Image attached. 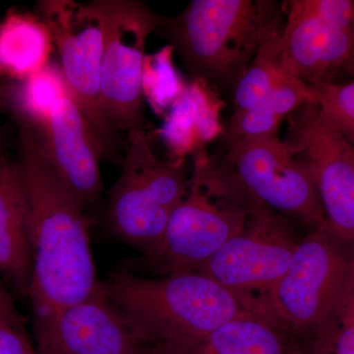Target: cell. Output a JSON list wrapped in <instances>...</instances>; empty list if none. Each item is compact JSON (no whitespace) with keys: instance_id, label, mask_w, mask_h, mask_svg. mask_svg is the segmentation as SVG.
<instances>
[{"instance_id":"1","label":"cell","mask_w":354,"mask_h":354,"mask_svg":"<svg viewBox=\"0 0 354 354\" xmlns=\"http://www.w3.org/2000/svg\"><path fill=\"white\" fill-rule=\"evenodd\" d=\"M18 123L14 165L27 212L32 260L27 297L37 324L83 301L101 281L91 250L85 205L58 176L37 130Z\"/></svg>"},{"instance_id":"2","label":"cell","mask_w":354,"mask_h":354,"mask_svg":"<svg viewBox=\"0 0 354 354\" xmlns=\"http://www.w3.org/2000/svg\"><path fill=\"white\" fill-rule=\"evenodd\" d=\"M102 285L150 354L186 353L223 324L257 311L255 300L197 272L153 279L122 267Z\"/></svg>"},{"instance_id":"3","label":"cell","mask_w":354,"mask_h":354,"mask_svg":"<svg viewBox=\"0 0 354 354\" xmlns=\"http://www.w3.org/2000/svg\"><path fill=\"white\" fill-rule=\"evenodd\" d=\"M189 187L172 212L162 239L152 252L124 266L136 274L158 277L195 272L241 234L256 203L227 162L193 155Z\"/></svg>"},{"instance_id":"4","label":"cell","mask_w":354,"mask_h":354,"mask_svg":"<svg viewBox=\"0 0 354 354\" xmlns=\"http://www.w3.org/2000/svg\"><path fill=\"white\" fill-rule=\"evenodd\" d=\"M276 7L259 0H193L160 28L194 79L235 90L279 18Z\"/></svg>"},{"instance_id":"5","label":"cell","mask_w":354,"mask_h":354,"mask_svg":"<svg viewBox=\"0 0 354 354\" xmlns=\"http://www.w3.org/2000/svg\"><path fill=\"white\" fill-rule=\"evenodd\" d=\"M353 268L354 243L326 223L299 241L285 274L256 308L290 334L319 335L341 311Z\"/></svg>"},{"instance_id":"6","label":"cell","mask_w":354,"mask_h":354,"mask_svg":"<svg viewBox=\"0 0 354 354\" xmlns=\"http://www.w3.org/2000/svg\"><path fill=\"white\" fill-rule=\"evenodd\" d=\"M192 162L160 160L143 129L128 133L125 158L109 192L106 227L118 241L148 255L189 187Z\"/></svg>"},{"instance_id":"7","label":"cell","mask_w":354,"mask_h":354,"mask_svg":"<svg viewBox=\"0 0 354 354\" xmlns=\"http://www.w3.org/2000/svg\"><path fill=\"white\" fill-rule=\"evenodd\" d=\"M104 20L102 113L111 131L142 129V77L149 37L165 18L134 0H97Z\"/></svg>"},{"instance_id":"8","label":"cell","mask_w":354,"mask_h":354,"mask_svg":"<svg viewBox=\"0 0 354 354\" xmlns=\"http://www.w3.org/2000/svg\"><path fill=\"white\" fill-rule=\"evenodd\" d=\"M37 12L50 29L70 94L92 127L102 156L113 149L114 134L101 104L104 20L97 1L41 0Z\"/></svg>"},{"instance_id":"9","label":"cell","mask_w":354,"mask_h":354,"mask_svg":"<svg viewBox=\"0 0 354 354\" xmlns=\"http://www.w3.org/2000/svg\"><path fill=\"white\" fill-rule=\"evenodd\" d=\"M225 158L254 201L313 230L328 223L309 169L278 135L227 138Z\"/></svg>"},{"instance_id":"10","label":"cell","mask_w":354,"mask_h":354,"mask_svg":"<svg viewBox=\"0 0 354 354\" xmlns=\"http://www.w3.org/2000/svg\"><path fill=\"white\" fill-rule=\"evenodd\" d=\"M298 243L283 218L256 203L243 232L195 272L242 297H263L285 274Z\"/></svg>"},{"instance_id":"11","label":"cell","mask_w":354,"mask_h":354,"mask_svg":"<svg viewBox=\"0 0 354 354\" xmlns=\"http://www.w3.org/2000/svg\"><path fill=\"white\" fill-rule=\"evenodd\" d=\"M288 118L285 141L313 177L328 225L354 243V162L348 142L324 122L315 102L305 104Z\"/></svg>"},{"instance_id":"12","label":"cell","mask_w":354,"mask_h":354,"mask_svg":"<svg viewBox=\"0 0 354 354\" xmlns=\"http://www.w3.org/2000/svg\"><path fill=\"white\" fill-rule=\"evenodd\" d=\"M37 354H150L102 288L43 322L34 324Z\"/></svg>"},{"instance_id":"13","label":"cell","mask_w":354,"mask_h":354,"mask_svg":"<svg viewBox=\"0 0 354 354\" xmlns=\"http://www.w3.org/2000/svg\"><path fill=\"white\" fill-rule=\"evenodd\" d=\"M38 133L58 176L87 208L101 192L102 151L68 88L57 102L48 124Z\"/></svg>"},{"instance_id":"14","label":"cell","mask_w":354,"mask_h":354,"mask_svg":"<svg viewBox=\"0 0 354 354\" xmlns=\"http://www.w3.org/2000/svg\"><path fill=\"white\" fill-rule=\"evenodd\" d=\"M286 12L279 46L283 68L308 86L334 83L351 55L353 32L330 27L290 3Z\"/></svg>"},{"instance_id":"15","label":"cell","mask_w":354,"mask_h":354,"mask_svg":"<svg viewBox=\"0 0 354 354\" xmlns=\"http://www.w3.org/2000/svg\"><path fill=\"white\" fill-rule=\"evenodd\" d=\"M223 102L208 83L193 79L165 113L158 131L171 160H187L223 133Z\"/></svg>"},{"instance_id":"16","label":"cell","mask_w":354,"mask_h":354,"mask_svg":"<svg viewBox=\"0 0 354 354\" xmlns=\"http://www.w3.org/2000/svg\"><path fill=\"white\" fill-rule=\"evenodd\" d=\"M32 250L24 195L14 162L0 155V277L27 297L32 277Z\"/></svg>"},{"instance_id":"17","label":"cell","mask_w":354,"mask_h":354,"mask_svg":"<svg viewBox=\"0 0 354 354\" xmlns=\"http://www.w3.org/2000/svg\"><path fill=\"white\" fill-rule=\"evenodd\" d=\"M53 41L38 15L11 9L0 22V77L24 80L48 64Z\"/></svg>"},{"instance_id":"18","label":"cell","mask_w":354,"mask_h":354,"mask_svg":"<svg viewBox=\"0 0 354 354\" xmlns=\"http://www.w3.org/2000/svg\"><path fill=\"white\" fill-rule=\"evenodd\" d=\"M291 335L250 311L223 324L184 354H302Z\"/></svg>"},{"instance_id":"19","label":"cell","mask_w":354,"mask_h":354,"mask_svg":"<svg viewBox=\"0 0 354 354\" xmlns=\"http://www.w3.org/2000/svg\"><path fill=\"white\" fill-rule=\"evenodd\" d=\"M311 102H316L311 87L291 78L253 108L234 113L227 138L248 140L278 135L286 118Z\"/></svg>"},{"instance_id":"20","label":"cell","mask_w":354,"mask_h":354,"mask_svg":"<svg viewBox=\"0 0 354 354\" xmlns=\"http://www.w3.org/2000/svg\"><path fill=\"white\" fill-rule=\"evenodd\" d=\"M283 29L279 18L266 34L252 64L235 87L234 113L253 108L272 91L295 78L281 65L279 46Z\"/></svg>"},{"instance_id":"21","label":"cell","mask_w":354,"mask_h":354,"mask_svg":"<svg viewBox=\"0 0 354 354\" xmlns=\"http://www.w3.org/2000/svg\"><path fill=\"white\" fill-rule=\"evenodd\" d=\"M67 88L62 68L48 64L24 80L11 84L10 109L17 121L41 132Z\"/></svg>"},{"instance_id":"22","label":"cell","mask_w":354,"mask_h":354,"mask_svg":"<svg viewBox=\"0 0 354 354\" xmlns=\"http://www.w3.org/2000/svg\"><path fill=\"white\" fill-rule=\"evenodd\" d=\"M174 51L169 44L144 60L142 92L158 115H165L187 86L174 67Z\"/></svg>"},{"instance_id":"23","label":"cell","mask_w":354,"mask_h":354,"mask_svg":"<svg viewBox=\"0 0 354 354\" xmlns=\"http://www.w3.org/2000/svg\"><path fill=\"white\" fill-rule=\"evenodd\" d=\"M316 108L324 122L354 143V80L310 86Z\"/></svg>"},{"instance_id":"24","label":"cell","mask_w":354,"mask_h":354,"mask_svg":"<svg viewBox=\"0 0 354 354\" xmlns=\"http://www.w3.org/2000/svg\"><path fill=\"white\" fill-rule=\"evenodd\" d=\"M291 6L321 22L342 30L353 32L354 1L353 0H292Z\"/></svg>"},{"instance_id":"25","label":"cell","mask_w":354,"mask_h":354,"mask_svg":"<svg viewBox=\"0 0 354 354\" xmlns=\"http://www.w3.org/2000/svg\"><path fill=\"white\" fill-rule=\"evenodd\" d=\"M316 337L332 341L334 354H354V304L348 297L334 322Z\"/></svg>"},{"instance_id":"26","label":"cell","mask_w":354,"mask_h":354,"mask_svg":"<svg viewBox=\"0 0 354 354\" xmlns=\"http://www.w3.org/2000/svg\"><path fill=\"white\" fill-rule=\"evenodd\" d=\"M0 354H37L25 330L0 324Z\"/></svg>"},{"instance_id":"27","label":"cell","mask_w":354,"mask_h":354,"mask_svg":"<svg viewBox=\"0 0 354 354\" xmlns=\"http://www.w3.org/2000/svg\"><path fill=\"white\" fill-rule=\"evenodd\" d=\"M0 324L15 329L25 330L24 317L16 307L12 293L0 283Z\"/></svg>"},{"instance_id":"28","label":"cell","mask_w":354,"mask_h":354,"mask_svg":"<svg viewBox=\"0 0 354 354\" xmlns=\"http://www.w3.org/2000/svg\"><path fill=\"white\" fill-rule=\"evenodd\" d=\"M11 84L0 77V111L11 108Z\"/></svg>"},{"instance_id":"29","label":"cell","mask_w":354,"mask_h":354,"mask_svg":"<svg viewBox=\"0 0 354 354\" xmlns=\"http://www.w3.org/2000/svg\"><path fill=\"white\" fill-rule=\"evenodd\" d=\"M344 71L351 77V80H354V23L353 27V48H351L348 62L344 65Z\"/></svg>"},{"instance_id":"30","label":"cell","mask_w":354,"mask_h":354,"mask_svg":"<svg viewBox=\"0 0 354 354\" xmlns=\"http://www.w3.org/2000/svg\"><path fill=\"white\" fill-rule=\"evenodd\" d=\"M346 142H348V143L349 149H351V156H353V162H354V143H353V142L348 141V140H346Z\"/></svg>"},{"instance_id":"31","label":"cell","mask_w":354,"mask_h":354,"mask_svg":"<svg viewBox=\"0 0 354 354\" xmlns=\"http://www.w3.org/2000/svg\"><path fill=\"white\" fill-rule=\"evenodd\" d=\"M3 152H4V150H3V145H2V139L0 138V155H1V153Z\"/></svg>"},{"instance_id":"32","label":"cell","mask_w":354,"mask_h":354,"mask_svg":"<svg viewBox=\"0 0 354 354\" xmlns=\"http://www.w3.org/2000/svg\"><path fill=\"white\" fill-rule=\"evenodd\" d=\"M349 298H351V297H349ZM351 300H353V299H351ZM353 302H354V301H353Z\"/></svg>"}]
</instances>
